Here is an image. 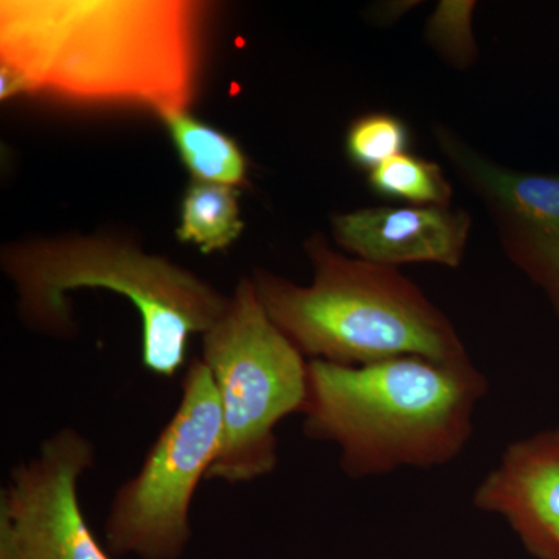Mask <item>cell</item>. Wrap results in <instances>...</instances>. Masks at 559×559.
Listing matches in <instances>:
<instances>
[{
    "label": "cell",
    "instance_id": "7",
    "mask_svg": "<svg viewBox=\"0 0 559 559\" xmlns=\"http://www.w3.org/2000/svg\"><path fill=\"white\" fill-rule=\"evenodd\" d=\"M97 465V447L75 428L47 437L32 459L10 471L0 492L25 559H112L95 538L83 509L81 477Z\"/></svg>",
    "mask_w": 559,
    "mask_h": 559
},
{
    "label": "cell",
    "instance_id": "5",
    "mask_svg": "<svg viewBox=\"0 0 559 559\" xmlns=\"http://www.w3.org/2000/svg\"><path fill=\"white\" fill-rule=\"evenodd\" d=\"M202 362L218 393L223 437L207 479L238 485L270 476L278 465L275 428L301 414L308 360L277 329L242 277L226 310L202 334Z\"/></svg>",
    "mask_w": 559,
    "mask_h": 559
},
{
    "label": "cell",
    "instance_id": "6",
    "mask_svg": "<svg viewBox=\"0 0 559 559\" xmlns=\"http://www.w3.org/2000/svg\"><path fill=\"white\" fill-rule=\"evenodd\" d=\"M223 419L209 367L194 359L180 382L175 414L134 476L114 492L106 549L114 557L180 559L189 549L191 506L221 448Z\"/></svg>",
    "mask_w": 559,
    "mask_h": 559
},
{
    "label": "cell",
    "instance_id": "9",
    "mask_svg": "<svg viewBox=\"0 0 559 559\" xmlns=\"http://www.w3.org/2000/svg\"><path fill=\"white\" fill-rule=\"evenodd\" d=\"M333 237L356 259L396 267L437 263L459 267L465 257L471 216L452 207H371L331 218Z\"/></svg>",
    "mask_w": 559,
    "mask_h": 559
},
{
    "label": "cell",
    "instance_id": "8",
    "mask_svg": "<svg viewBox=\"0 0 559 559\" xmlns=\"http://www.w3.org/2000/svg\"><path fill=\"white\" fill-rule=\"evenodd\" d=\"M536 559H559V428L513 441L474 491Z\"/></svg>",
    "mask_w": 559,
    "mask_h": 559
},
{
    "label": "cell",
    "instance_id": "3",
    "mask_svg": "<svg viewBox=\"0 0 559 559\" xmlns=\"http://www.w3.org/2000/svg\"><path fill=\"white\" fill-rule=\"evenodd\" d=\"M0 267L16 290V310L31 333L70 340L79 333L72 290H114L142 322V366L160 378L186 367L189 341L212 329L229 304L207 280L109 234L58 235L9 242Z\"/></svg>",
    "mask_w": 559,
    "mask_h": 559
},
{
    "label": "cell",
    "instance_id": "2",
    "mask_svg": "<svg viewBox=\"0 0 559 559\" xmlns=\"http://www.w3.org/2000/svg\"><path fill=\"white\" fill-rule=\"evenodd\" d=\"M488 380L471 359L421 356L369 366L308 360L305 437L340 450L353 480L444 466L465 450Z\"/></svg>",
    "mask_w": 559,
    "mask_h": 559
},
{
    "label": "cell",
    "instance_id": "17",
    "mask_svg": "<svg viewBox=\"0 0 559 559\" xmlns=\"http://www.w3.org/2000/svg\"><path fill=\"white\" fill-rule=\"evenodd\" d=\"M0 559H25L9 520L0 513Z\"/></svg>",
    "mask_w": 559,
    "mask_h": 559
},
{
    "label": "cell",
    "instance_id": "13",
    "mask_svg": "<svg viewBox=\"0 0 559 559\" xmlns=\"http://www.w3.org/2000/svg\"><path fill=\"white\" fill-rule=\"evenodd\" d=\"M370 189L411 205L451 207L452 187L439 164L403 153L369 173Z\"/></svg>",
    "mask_w": 559,
    "mask_h": 559
},
{
    "label": "cell",
    "instance_id": "10",
    "mask_svg": "<svg viewBox=\"0 0 559 559\" xmlns=\"http://www.w3.org/2000/svg\"><path fill=\"white\" fill-rule=\"evenodd\" d=\"M436 139L463 182L485 202L500 234L559 230V176L500 167L444 127L437 128Z\"/></svg>",
    "mask_w": 559,
    "mask_h": 559
},
{
    "label": "cell",
    "instance_id": "16",
    "mask_svg": "<svg viewBox=\"0 0 559 559\" xmlns=\"http://www.w3.org/2000/svg\"><path fill=\"white\" fill-rule=\"evenodd\" d=\"M506 250L511 261L544 289L559 316V231L527 235Z\"/></svg>",
    "mask_w": 559,
    "mask_h": 559
},
{
    "label": "cell",
    "instance_id": "4",
    "mask_svg": "<svg viewBox=\"0 0 559 559\" xmlns=\"http://www.w3.org/2000/svg\"><path fill=\"white\" fill-rule=\"evenodd\" d=\"M305 252L311 285L260 267L250 280L272 322L308 360L356 367L403 356L469 359L451 320L396 267L342 255L322 234L305 241Z\"/></svg>",
    "mask_w": 559,
    "mask_h": 559
},
{
    "label": "cell",
    "instance_id": "1",
    "mask_svg": "<svg viewBox=\"0 0 559 559\" xmlns=\"http://www.w3.org/2000/svg\"><path fill=\"white\" fill-rule=\"evenodd\" d=\"M209 11L191 0H2L0 66L24 94L164 119L197 97Z\"/></svg>",
    "mask_w": 559,
    "mask_h": 559
},
{
    "label": "cell",
    "instance_id": "12",
    "mask_svg": "<svg viewBox=\"0 0 559 559\" xmlns=\"http://www.w3.org/2000/svg\"><path fill=\"white\" fill-rule=\"evenodd\" d=\"M237 189L193 180L180 205L179 241L197 246L202 253L224 250L245 230Z\"/></svg>",
    "mask_w": 559,
    "mask_h": 559
},
{
    "label": "cell",
    "instance_id": "11",
    "mask_svg": "<svg viewBox=\"0 0 559 559\" xmlns=\"http://www.w3.org/2000/svg\"><path fill=\"white\" fill-rule=\"evenodd\" d=\"M160 120L193 180L234 189L246 182L248 160L229 135L191 116L190 110L168 114Z\"/></svg>",
    "mask_w": 559,
    "mask_h": 559
},
{
    "label": "cell",
    "instance_id": "15",
    "mask_svg": "<svg viewBox=\"0 0 559 559\" xmlns=\"http://www.w3.org/2000/svg\"><path fill=\"white\" fill-rule=\"evenodd\" d=\"M474 7V2H440L426 25L430 46L457 68H468L477 58L471 28Z\"/></svg>",
    "mask_w": 559,
    "mask_h": 559
},
{
    "label": "cell",
    "instance_id": "14",
    "mask_svg": "<svg viewBox=\"0 0 559 559\" xmlns=\"http://www.w3.org/2000/svg\"><path fill=\"white\" fill-rule=\"evenodd\" d=\"M409 142V128L400 117L367 114L349 124L345 151L355 167L370 173L403 154Z\"/></svg>",
    "mask_w": 559,
    "mask_h": 559
}]
</instances>
